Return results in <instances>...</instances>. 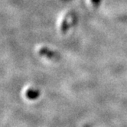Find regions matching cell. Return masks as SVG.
Returning <instances> with one entry per match:
<instances>
[{
  "label": "cell",
  "mask_w": 127,
  "mask_h": 127,
  "mask_svg": "<svg viewBox=\"0 0 127 127\" xmlns=\"http://www.w3.org/2000/svg\"><path fill=\"white\" fill-rule=\"evenodd\" d=\"M40 95V91L38 89L29 88L26 92V96L30 99H34L38 98Z\"/></svg>",
  "instance_id": "3957f363"
},
{
  "label": "cell",
  "mask_w": 127,
  "mask_h": 127,
  "mask_svg": "<svg viewBox=\"0 0 127 127\" xmlns=\"http://www.w3.org/2000/svg\"><path fill=\"white\" fill-rule=\"evenodd\" d=\"M38 53L41 57L51 61H58L60 59V55L57 51L51 49L49 47L45 46V45L39 46V48H38Z\"/></svg>",
  "instance_id": "7a4b0ae2"
},
{
  "label": "cell",
  "mask_w": 127,
  "mask_h": 127,
  "mask_svg": "<svg viewBox=\"0 0 127 127\" xmlns=\"http://www.w3.org/2000/svg\"><path fill=\"white\" fill-rule=\"evenodd\" d=\"M77 22V15L71 10H65L58 17L57 21V30L61 35L66 34Z\"/></svg>",
  "instance_id": "6da1fadb"
},
{
  "label": "cell",
  "mask_w": 127,
  "mask_h": 127,
  "mask_svg": "<svg viewBox=\"0 0 127 127\" xmlns=\"http://www.w3.org/2000/svg\"><path fill=\"white\" fill-rule=\"evenodd\" d=\"M102 0H86V3L88 7L92 9H96L100 5Z\"/></svg>",
  "instance_id": "277c9868"
},
{
  "label": "cell",
  "mask_w": 127,
  "mask_h": 127,
  "mask_svg": "<svg viewBox=\"0 0 127 127\" xmlns=\"http://www.w3.org/2000/svg\"><path fill=\"white\" fill-rule=\"evenodd\" d=\"M84 127H90V126H89V125H86V126H85Z\"/></svg>",
  "instance_id": "5b68a950"
}]
</instances>
